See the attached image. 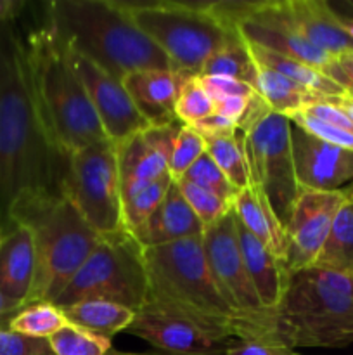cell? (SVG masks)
<instances>
[{"label":"cell","instance_id":"3957f363","mask_svg":"<svg viewBox=\"0 0 353 355\" xmlns=\"http://www.w3.org/2000/svg\"><path fill=\"white\" fill-rule=\"evenodd\" d=\"M45 24L64 47L85 55L118 80L141 69H175L138 30L120 0H52Z\"/></svg>","mask_w":353,"mask_h":355},{"label":"cell","instance_id":"f546056e","mask_svg":"<svg viewBox=\"0 0 353 355\" xmlns=\"http://www.w3.org/2000/svg\"><path fill=\"white\" fill-rule=\"evenodd\" d=\"M199 76H230L253 85L256 78V64L246 47L244 40L235 42L221 51L215 52L204 66Z\"/></svg>","mask_w":353,"mask_h":355},{"label":"cell","instance_id":"83f0119b","mask_svg":"<svg viewBox=\"0 0 353 355\" xmlns=\"http://www.w3.org/2000/svg\"><path fill=\"white\" fill-rule=\"evenodd\" d=\"M62 309L51 302L26 304L9 322V329L28 338L48 340L52 335L68 324Z\"/></svg>","mask_w":353,"mask_h":355},{"label":"cell","instance_id":"277c9868","mask_svg":"<svg viewBox=\"0 0 353 355\" xmlns=\"http://www.w3.org/2000/svg\"><path fill=\"white\" fill-rule=\"evenodd\" d=\"M28 73L48 137L64 156L107 139L85 87L47 24L24 38Z\"/></svg>","mask_w":353,"mask_h":355},{"label":"cell","instance_id":"cb8c5ba5","mask_svg":"<svg viewBox=\"0 0 353 355\" xmlns=\"http://www.w3.org/2000/svg\"><path fill=\"white\" fill-rule=\"evenodd\" d=\"M253 89L270 111L284 114L287 118L294 116L307 106L320 101L315 94L294 83L293 80L258 64H256V78Z\"/></svg>","mask_w":353,"mask_h":355},{"label":"cell","instance_id":"9a60e30c","mask_svg":"<svg viewBox=\"0 0 353 355\" xmlns=\"http://www.w3.org/2000/svg\"><path fill=\"white\" fill-rule=\"evenodd\" d=\"M294 172L300 191H341L353 184V151L314 137L291 121Z\"/></svg>","mask_w":353,"mask_h":355},{"label":"cell","instance_id":"6da1fadb","mask_svg":"<svg viewBox=\"0 0 353 355\" xmlns=\"http://www.w3.org/2000/svg\"><path fill=\"white\" fill-rule=\"evenodd\" d=\"M66 166L35 103L24 38L14 21L0 24V227L19 201L61 196Z\"/></svg>","mask_w":353,"mask_h":355},{"label":"cell","instance_id":"d6a6232c","mask_svg":"<svg viewBox=\"0 0 353 355\" xmlns=\"http://www.w3.org/2000/svg\"><path fill=\"white\" fill-rule=\"evenodd\" d=\"M176 187L182 193L183 200L187 201V205L190 207V210L194 211L199 222L203 224V227H210V225L217 224L218 220L228 215L232 211V203L230 201L224 200V198L217 196L211 191L203 189V187L196 186V184L189 182V180H175Z\"/></svg>","mask_w":353,"mask_h":355},{"label":"cell","instance_id":"8992f818","mask_svg":"<svg viewBox=\"0 0 353 355\" xmlns=\"http://www.w3.org/2000/svg\"><path fill=\"white\" fill-rule=\"evenodd\" d=\"M14 224L31 229L37 248V274L26 304H54L102 238L62 194H44L16 203L2 232Z\"/></svg>","mask_w":353,"mask_h":355},{"label":"cell","instance_id":"ee69618b","mask_svg":"<svg viewBox=\"0 0 353 355\" xmlns=\"http://www.w3.org/2000/svg\"><path fill=\"white\" fill-rule=\"evenodd\" d=\"M23 7L24 3L19 0H0V24L16 19Z\"/></svg>","mask_w":353,"mask_h":355},{"label":"cell","instance_id":"e575fe53","mask_svg":"<svg viewBox=\"0 0 353 355\" xmlns=\"http://www.w3.org/2000/svg\"><path fill=\"white\" fill-rule=\"evenodd\" d=\"M182 179L189 180V182L196 184V186L203 187V189L211 191V193H215L217 196L230 201L232 205H234L235 196H237L239 193V191L232 186L230 180L225 177V173L218 168L217 163H215L206 153L190 166V170L182 177Z\"/></svg>","mask_w":353,"mask_h":355},{"label":"cell","instance_id":"484cf974","mask_svg":"<svg viewBox=\"0 0 353 355\" xmlns=\"http://www.w3.org/2000/svg\"><path fill=\"white\" fill-rule=\"evenodd\" d=\"M314 267L353 277V201L346 200L338 210Z\"/></svg>","mask_w":353,"mask_h":355},{"label":"cell","instance_id":"7dc6e473","mask_svg":"<svg viewBox=\"0 0 353 355\" xmlns=\"http://www.w3.org/2000/svg\"><path fill=\"white\" fill-rule=\"evenodd\" d=\"M341 193H343V196H345V200L353 201V184H350L348 187L341 189Z\"/></svg>","mask_w":353,"mask_h":355},{"label":"cell","instance_id":"ab89813d","mask_svg":"<svg viewBox=\"0 0 353 355\" xmlns=\"http://www.w3.org/2000/svg\"><path fill=\"white\" fill-rule=\"evenodd\" d=\"M322 71L334 83H338L348 96L353 97V51L331 59Z\"/></svg>","mask_w":353,"mask_h":355},{"label":"cell","instance_id":"4fadbf2b","mask_svg":"<svg viewBox=\"0 0 353 355\" xmlns=\"http://www.w3.org/2000/svg\"><path fill=\"white\" fill-rule=\"evenodd\" d=\"M341 191H300L291 217L286 224L287 272L314 267L325 239H327L336 214L345 203Z\"/></svg>","mask_w":353,"mask_h":355},{"label":"cell","instance_id":"44dd1931","mask_svg":"<svg viewBox=\"0 0 353 355\" xmlns=\"http://www.w3.org/2000/svg\"><path fill=\"white\" fill-rule=\"evenodd\" d=\"M235 224H237L242 260L260 298V304L266 312H273L282 300L289 272L284 266V260L265 248L237 218H235Z\"/></svg>","mask_w":353,"mask_h":355},{"label":"cell","instance_id":"30bf717a","mask_svg":"<svg viewBox=\"0 0 353 355\" xmlns=\"http://www.w3.org/2000/svg\"><path fill=\"white\" fill-rule=\"evenodd\" d=\"M62 196L97 234L127 231L123 225L118 149L113 141L102 139L68 156Z\"/></svg>","mask_w":353,"mask_h":355},{"label":"cell","instance_id":"7a4b0ae2","mask_svg":"<svg viewBox=\"0 0 353 355\" xmlns=\"http://www.w3.org/2000/svg\"><path fill=\"white\" fill-rule=\"evenodd\" d=\"M144 260L149 279L147 305L185 319L221 342L279 343L273 324L246 318L225 300L210 272L201 236L144 250Z\"/></svg>","mask_w":353,"mask_h":355},{"label":"cell","instance_id":"d4e9b609","mask_svg":"<svg viewBox=\"0 0 353 355\" xmlns=\"http://www.w3.org/2000/svg\"><path fill=\"white\" fill-rule=\"evenodd\" d=\"M62 312L71 324L82 326L109 338L116 333L127 331L137 314L132 309L109 300L76 302L62 309Z\"/></svg>","mask_w":353,"mask_h":355},{"label":"cell","instance_id":"ffe728a7","mask_svg":"<svg viewBox=\"0 0 353 355\" xmlns=\"http://www.w3.org/2000/svg\"><path fill=\"white\" fill-rule=\"evenodd\" d=\"M204 227L194 215L173 180L168 194L154 214L130 234L144 250L203 236Z\"/></svg>","mask_w":353,"mask_h":355},{"label":"cell","instance_id":"f35d334b","mask_svg":"<svg viewBox=\"0 0 353 355\" xmlns=\"http://www.w3.org/2000/svg\"><path fill=\"white\" fill-rule=\"evenodd\" d=\"M294 350L270 340H241L232 342L225 355H293Z\"/></svg>","mask_w":353,"mask_h":355},{"label":"cell","instance_id":"d6986e66","mask_svg":"<svg viewBox=\"0 0 353 355\" xmlns=\"http://www.w3.org/2000/svg\"><path fill=\"white\" fill-rule=\"evenodd\" d=\"M294 30L331 58L353 51L352 38L343 30L338 12L324 0H282Z\"/></svg>","mask_w":353,"mask_h":355},{"label":"cell","instance_id":"74e56055","mask_svg":"<svg viewBox=\"0 0 353 355\" xmlns=\"http://www.w3.org/2000/svg\"><path fill=\"white\" fill-rule=\"evenodd\" d=\"M203 85L210 92L211 99H225V97H248L253 99L256 97V90L249 83L241 82V80L230 78V76H201Z\"/></svg>","mask_w":353,"mask_h":355},{"label":"cell","instance_id":"60d3db41","mask_svg":"<svg viewBox=\"0 0 353 355\" xmlns=\"http://www.w3.org/2000/svg\"><path fill=\"white\" fill-rule=\"evenodd\" d=\"M256 97H253V99H248V97H225V99L213 101L215 113L228 118V120H232L234 123H237L239 127H241V123L244 121V118L248 116L253 101H255Z\"/></svg>","mask_w":353,"mask_h":355},{"label":"cell","instance_id":"c3c4849f","mask_svg":"<svg viewBox=\"0 0 353 355\" xmlns=\"http://www.w3.org/2000/svg\"><path fill=\"white\" fill-rule=\"evenodd\" d=\"M0 243H2V227H0Z\"/></svg>","mask_w":353,"mask_h":355},{"label":"cell","instance_id":"d590c367","mask_svg":"<svg viewBox=\"0 0 353 355\" xmlns=\"http://www.w3.org/2000/svg\"><path fill=\"white\" fill-rule=\"evenodd\" d=\"M289 120L300 128H303L305 132H308L310 135L320 139V141H325L332 146L353 151V132L334 127V125L324 123L320 120H315V118L308 116V114L301 113V111L298 114H294V116H291Z\"/></svg>","mask_w":353,"mask_h":355},{"label":"cell","instance_id":"f6af8a7d","mask_svg":"<svg viewBox=\"0 0 353 355\" xmlns=\"http://www.w3.org/2000/svg\"><path fill=\"white\" fill-rule=\"evenodd\" d=\"M336 103H338L339 106H341L343 110H345L346 113L350 114V118L353 120V97L352 96H343L341 99H338Z\"/></svg>","mask_w":353,"mask_h":355},{"label":"cell","instance_id":"f1b7e54d","mask_svg":"<svg viewBox=\"0 0 353 355\" xmlns=\"http://www.w3.org/2000/svg\"><path fill=\"white\" fill-rule=\"evenodd\" d=\"M54 355H123L116 352L109 336L68 322L47 340Z\"/></svg>","mask_w":353,"mask_h":355},{"label":"cell","instance_id":"7402d4cb","mask_svg":"<svg viewBox=\"0 0 353 355\" xmlns=\"http://www.w3.org/2000/svg\"><path fill=\"white\" fill-rule=\"evenodd\" d=\"M235 218L280 260L286 255V229L277 218L262 187L249 184L241 189L232 205Z\"/></svg>","mask_w":353,"mask_h":355},{"label":"cell","instance_id":"ba28073f","mask_svg":"<svg viewBox=\"0 0 353 355\" xmlns=\"http://www.w3.org/2000/svg\"><path fill=\"white\" fill-rule=\"evenodd\" d=\"M83 300H109L135 312L147 305L144 248L130 232L102 236L54 305L64 309Z\"/></svg>","mask_w":353,"mask_h":355},{"label":"cell","instance_id":"52a82bcc","mask_svg":"<svg viewBox=\"0 0 353 355\" xmlns=\"http://www.w3.org/2000/svg\"><path fill=\"white\" fill-rule=\"evenodd\" d=\"M138 30L170 59L175 71L199 75L204 62L221 49L241 42L217 2H127Z\"/></svg>","mask_w":353,"mask_h":355},{"label":"cell","instance_id":"4dcf8cb0","mask_svg":"<svg viewBox=\"0 0 353 355\" xmlns=\"http://www.w3.org/2000/svg\"><path fill=\"white\" fill-rule=\"evenodd\" d=\"M172 184V175H166L123 201V225L128 232L135 231L138 225L144 224L154 214L156 208L161 205V201L168 194Z\"/></svg>","mask_w":353,"mask_h":355},{"label":"cell","instance_id":"5b68a950","mask_svg":"<svg viewBox=\"0 0 353 355\" xmlns=\"http://www.w3.org/2000/svg\"><path fill=\"white\" fill-rule=\"evenodd\" d=\"M275 340L294 349H339L353 343V277L320 269L289 272L272 312Z\"/></svg>","mask_w":353,"mask_h":355},{"label":"cell","instance_id":"b9f144b4","mask_svg":"<svg viewBox=\"0 0 353 355\" xmlns=\"http://www.w3.org/2000/svg\"><path fill=\"white\" fill-rule=\"evenodd\" d=\"M192 127L197 134H201L203 137H213V135H224V134H230V132L237 130L239 125L234 123L228 118L221 116L218 113H211L210 116L203 118V120L196 121L194 125H189Z\"/></svg>","mask_w":353,"mask_h":355},{"label":"cell","instance_id":"7bdbcfd3","mask_svg":"<svg viewBox=\"0 0 353 355\" xmlns=\"http://www.w3.org/2000/svg\"><path fill=\"white\" fill-rule=\"evenodd\" d=\"M24 305L0 293V328H9V322Z\"/></svg>","mask_w":353,"mask_h":355},{"label":"cell","instance_id":"9c48e42d","mask_svg":"<svg viewBox=\"0 0 353 355\" xmlns=\"http://www.w3.org/2000/svg\"><path fill=\"white\" fill-rule=\"evenodd\" d=\"M239 128L244 134L251 184L262 187L277 218L286 227L300 194L294 172L291 120L270 111L256 97Z\"/></svg>","mask_w":353,"mask_h":355},{"label":"cell","instance_id":"7c38bea8","mask_svg":"<svg viewBox=\"0 0 353 355\" xmlns=\"http://www.w3.org/2000/svg\"><path fill=\"white\" fill-rule=\"evenodd\" d=\"M62 51L75 75L85 87L87 96L109 141L120 144L125 139L149 128V123L138 113L121 80L64 45Z\"/></svg>","mask_w":353,"mask_h":355},{"label":"cell","instance_id":"2e32d148","mask_svg":"<svg viewBox=\"0 0 353 355\" xmlns=\"http://www.w3.org/2000/svg\"><path fill=\"white\" fill-rule=\"evenodd\" d=\"M154 349L151 355H225L232 342L206 335L192 322L145 305L127 329Z\"/></svg>","mask_w":353,"mask_h":355},{"label":"cell","instance_id":"836d02e7","mask_svg":"<svg viewBox=\"0 0 353 355\" xmlns=\"http://www.w3.org/2000/svg\"><path fill=\"white\" fill-rule=\"evenodd\" d=\"M206 153V142L201 134H197L189 125H182L176 132L175 142H173L172 155H170L168 170L173 180H180L190 166Z\"/></svg>","mask_w":353,"mask_h":355},{"label":"cell","instance_id":"8d00e7d4","mask_svg":"<svg viewBox=\"0 0 353 355\" xmlns=\"http://www.w3.org/2000/svg\"><path fill=\"white\" fill-rule=\"evenodd\" d=\"M0 355H54L47 340L28 338L9 328H0Z\"/></svg>","mask_w":353,"mask_h":355},{"label":"cell","instance_id":"e0dca14e","mask_svg":"<svg viewBox=\"0 0 353 355\" xmlns=\"http://www.w3.org/2000/svg\"><path fill=\"white\" fill-rule=\"evenodd\" d=\"M185 76L175 69H141L123 76L121 83L149 127L180 123L175 106Z\"/></svg>","mask_w":353,"mask_h":355},{"label":"cell","instance_id":"1f68e13d","mask_svg":"<svg viewBox=\"0 0 353 355\" xmlns=\"http://www.w3.org/2000/svg\"><path fill=\"white\" fill-rule=\"evenodd\" d=\"M215 113V104L210 92L203 85L199 75H189L180 87L175 114L182 125H194L196 121Z\"/></svg>","mask_w":353,"mask_h":355},{"label":"cell","instance_id":"bcb514c9","mask_svg":"<svg viewBox=\"0 0 353 355\" xmlns=\"http://www.w3.org/2000/svg\"><path fill=\"white\" fill-rule=\"evenodd\" d=\"M338 16H339V21H341V24H343V30L346 31V35H348L353 42V17L341 16V14H338Z\"/></svg>","mask_w":353,"mask_h":355},{"label":"cell","instance_id":"8fae6325","mask_svg":"<svg viewBox=\"0 0 353 355\" xmlns=\"http://www.w3.org/2000/svg\"><path fill=\"white\" fill-rule=\"evenodd\" d=\"M201 239L210 272L225 300L246 318L273 324L272 312H266L262 307L251 277L246 270L234 210L217 224L204 229Z\"/></svg>","mask_w":353,"mask_h":355},{"label":"cell","instance_id":"5bb4252c","mask_svg":"<svg viewBox=\"0 0 353 355\" xmlns=\"http://www.w3.org/2000/svg\"><path fill=\"white\" fill-rule=\"evenodd\" d=\"M180 127L182 123L149 127L116 144L123 201L170 175V155Z\"/></svg>","mask_w":353,"mask_h":355},{"label":"cell","instance_id":"4316f807","mask_svg":"<svg viewBox=\"0 0 353 355\" xmlns=\"http://www.w3.org/2000/svg\"><path fill=\"white\" fill-rule=\"evenodd\" d=\"M204 142H206V155L217 163L218 168L225 173L235 189L241 191L251 184L244 134L241 128L230 134L204 137Z\"/></svg>","mask_w":353,"mask_h":355},{"label":"cell","instance_id":"603a6c76","mask_svg":"<svg viewBox=\"0 0 353 355\" xmlns=\"http://www.w3.org/2000/svg\"><path fill=\"white\" fill-rule=\"evenodd\" d=\"M244 44L246 47H248L255 64L266 69H272V71L293 80L294 83H298V85L310 90L311 94H315L320 101H338L341 99L343 96H348V94H346L338 83L332 82L322 69L314 68V66L298 61V59L287 58V55L277 54V52L272 51H266V49L258 47V45L248 44V42H244Z\"/></svg>","mask_w":353,"mask_h":355},{"label":"cell","instance_id":"ac0fdd59","mask_svg":"<svg viewBox=\"0 0 353 355\" xmlns=\"http://www.w3.org/2000/svg\"><path fill=\"white\" fill-rule=\"evenodd\" d=\"M37 274V248L33 232L14 224L2 232L0 243V293L26 305Z\"/></svg>","mask_w":353,"mask_h":355}]
</instances>
